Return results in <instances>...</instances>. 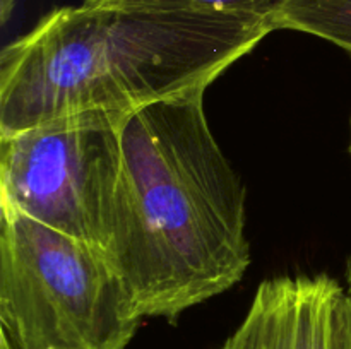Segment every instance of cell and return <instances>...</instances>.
I'll return each mask as SVG.
<instances>
[{
  "instance_id": "cell-1",
  "label": "cell",
  "mask_w": 351,
  "mask_h": 349,
  "mask_svg": "<svg viewBox=\"0 0 351 349\" xmlns=\"http://www.w3.org/2000/svg\"><path fill=\"white\" fill-rule=\"evenodd\" d=\"M204 92L154 103L122 123L105 255L143 318L177 320L250 266L245 187L213 135Z\"/></svg>"
},
{
  "instance_id": "cell-2",
  "label": "cell",
  "mask_w": 351,
  "mask_h": 349,
  "mask_svg": "<svg viewBox=\"0 0 351 349\" xmlns=\"http://www.w3.org/2000/svg\"><path fill=\"white\" fill-rule=\"evenodd\" d=\"M273 31L254 14L58 7L2 50L0 135L206 91Z\"/></svg>"
},
{
  "instance_id": "cell-3",
  "label": "cell",
  "mask_w": 351,
  "mask_h": 349,
  "mask_svg": "<svg viewBox=\"0 0 351 349\" xmlns=\"http://www.w3.org/2000/svg\"><path fill=\"white\" fill-rule=\"evenodd\" d=\"M141 322L105 252L2 211L0 349H127Z\"/></svg>"
},
{
  "instance_id": "cell-4",
  "label": "cell",
  "mask_w": 351,
  "mask_h": 349,
  "mask_svg": "<svg viewBox=\"0 0 351 349\" xmlns=\"http://www.w3.org/2000/svg\"><path fill=\"white\" fill-rule=\"evenodd\" d=\"M125 118L89 113L0 135L2 211L106 252Z\"/></svg>"
},
{
  "instance_id": "cell-5",
  "label": "cell",
  "mask_w": 351,
  "mask_h": 349,
  "mask_svg": "<svg viewBox=\"0 0 351 349\" xmlns=\"http://www.w3.org/2000/svg\"><path fill=\"white\" fill-rule=\"evenodd\" d=\"M343 293L328 274L264 281L219 349H339L336 310Z\"/></svg>"
},
{
  "instance_id": "cell-6",
  "label": "cell",
  "mask_w": 351,
  "mask_h": 349,
  "mask_svg": "<svg viewBox=\"0 0 351 349\" xmlns=\"http://www.w3.org/2000/svg\"><path fill=\"white\" fill-rule=\"evenodd\" d=\"M276 29L314 34L351 55V0H287L274 17Z\"/></svg>"
},
{
  "instance_id": "cell-7",
  "label": "cell",
  "mask_w": 351,
  "mask_h": 349,
  "mask_svg": "<svg viewBox=\"0 0 351 349\" xmlns=\"http://www.w3.org/2000/svg\"><path fill=\"white\" fill-rule=\"evenodd\" d=\"M287 0H84L88 5L143 7V9L195 10V12H228L266 16L274 21Z\"/></svg>"
},
{
  "instance_id": "cell-8",
  "label": "cell",
  "mask_w": 351,
  "mask_h": 349,
  "mask_svg": "<svg viewBox=\"0 0 351 349\" xmlns=\"http://www.w3.org/2000/svg\"><path fill=\"white\" fill-rule=\"evenodd\" d=\"M336 335L339 349H351V291H345L338 303Z\"/></svg>"
},
{
  "instance_id": "cell-9",
  "label": "cell",
  "mask_w": 351,
  "mask_h": 349,
  "mask_svg": "<svg viewBox=\"0 0 351 349\" xmlns=\"http://www.w3.org/2000/svg\"><path fill=\"white\" fill-rule=\"evenodd\" d=\"M346 283H348V291H351V255L346 262Z\"/></svg>"
},
{
  "instance_id": "cell-10",
  "label": "cell",
  "mask_w": 351,
  "mask_h": 349,
  "mask_svg": "<svg viewBox=\"0 0 351 349\" xmlns=\"http://www.w3.org/2000/svg\"><path fill=\"white\" fill-rule=\"evenodd\" d=\"M350 130H351V120H350ZM350 154H351V139H350Z\"/></svg>"
}]
</instances>
